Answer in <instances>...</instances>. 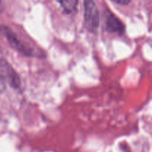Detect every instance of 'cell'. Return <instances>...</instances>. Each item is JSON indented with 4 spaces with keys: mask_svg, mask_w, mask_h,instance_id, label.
<instances>
[{
    "mask_svg": "<svg viewBox=\"0 0 152 152\" xmlns=\"http://www.w3.org/2000/svg\"><path fill=\"white\" fill-rule=\"evenodd\" d=\"M0 31L5 37V38L8 41L10 45L13 49H15L18 52H19L20 53H22V54L25 55L26 56H34V50L31 48L25 45L18 38L17 35L10 28H8L7 26H4V25H2V26L0 27Z\"/></svg>",
    "mask_w": 152,
    "mask_h": 152,
    "instance_id": "3957f363",
    "label": "cell"
},
{
    "mask_svg": "<svg viewBox=\"0 0 152 152\" xmlns=\"http://www.w3.org/2000/svg\"><path fill=\"white\" fill-rule=\"evenodd\" d=\"M0 82L2 84L7 83L13 89H18L21 86L19 74L12 65L2 58H0Z\"/></svg>",
    "mask_w": 152,
    "mask_h": 152,
    "instance_id": "6da1fadb",
    "label": "cell"
},
{
    "mask_svg": "<svg viewBox=\"0 0 152 152\" xmlns=\"http://www.w3.org/2000/svg\"><path fill=\"white\" fill-rule=\"evenodd\" d=\"M84 21L86 28L91 32L96 31L99 27V10L94 1H84Z\"/></svg>",
    "mask_w": 152,
    "mask_h": 152,
    "instance_id": "7a4b0ae2",
    "label": "cell"
},
{
    "mask_svg": "<svg viewBox=\"0 0 152 152\" xmlns=\"http://www.w3.org/2000/svg\"><path fill=\"white\" fill-rule=\"evenodd\" d=\"M113 1L119 4H123V5H126V4H129L131 2L130 0H115V1Z\"/></svg>",
    "mask_w": 152,
    "mask_h": 152,
    "instance_id": "8992f818",
    "label": "cell"
},
{
    "mask_svg": "<svg viewBox=\"0 0 152 152\" xmlns=\"http://www.w3.org/2000/svg\"><path fill=\"white\" fill-rule=\"evenodd\" d=\"M61 7L63 9L64 12L66 13H71L77 10L78 1L76 0H69V1H58Z\"/></svg>",
    "mask_w": 152,
    "mask_h": 152,
    "instance_id": "5b68a950",
    "label": "cell"
},
{
    "mask_svg": "<svg viewBox=\"0 0 152 152\" xmlns=\"http://www.w3.org/2000/svg\"><path fill=\"white\" fill-rule=\"evenodd\" d=\"M105 29L111 33L122 35L125 32V26L117 16L112 13H108L105 20Z\"/></svg>",
    "mask_w": 152,
    "mask_h": 152,
    "instance_id": "277c9868",
    "label": "cell"
}]
</instances>
